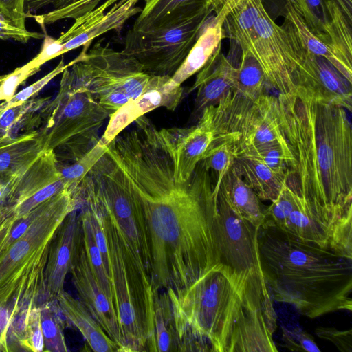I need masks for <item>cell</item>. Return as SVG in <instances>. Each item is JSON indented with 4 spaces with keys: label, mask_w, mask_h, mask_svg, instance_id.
Listing matches in <instances>:
<instances>
[{
    "label": "cell",
    "mask_w": 352,
    "mask_h": 352,
    "mask_svg": "<svg viewBox=\"0 0 352 352\" xmlns=\"http://www.w3.org/2000/svg\"><path fill=\"white\" fill-rule=\"evenodd\" d=\"M107 153L143 215L153 291H178L222 267L217 245V196L201 161L185 182L174 177L173 132L143 116Z\"/></svg>",
    "instance_id": "cell-1"
},
{
    "label": "cell",
    "mask_w": 352,
    "mask_h": 352,
    "mask_svg": "<svg viewBox=\"0 0 352 352\" xmlns=\"http://www.w3.org/2000/svg\"><path fill=\"white\" fill-rule=\"evenodd\" d=\"M277 98L281 130L292 156L288 176L294 179H287V185L315 204L351 210L349 111L300 89Z\"/></svg>",
    "instance_id": "cell-2"
},
{
    "label": "cell",
    "mask_w": 352,
    "mask_h": 352,
    "mask_svg": "<svg viewBox=\"0 0 352 352\" xmlns=\"http://www.w3.org/2000/svg\"><path fill=\"white\" fill-rule=\"evenodd\" d=\"M261 266L272 299L314 319L352 309V260L264 222L258 230Z\"/></svg>",
    "instance_id": "cell-3"
},
{
    "label": "cell",
    "mask_w": 352,
    "mask_h": 352,
    "mask_svg": "<svg viewBox=\"0 0 352 352\" xmlns=\"http://www.w3.org/2000/svg\"><path fill=\"white\" fill-rule=\"evenodd\" d=\"M78 208L67 188L42 202L29 228L0 256V307L8 309L11 321L45 301L50 244L60 223Z\"/></svg>",
    "instance_id": "cell-4"
},
{
    "label": "cell",
    "mask_w": 352,
    "mask_h": 352,
    "mask_svg": "<svg viewBox=\"0 0 352 352\" xmlns=\"http://www.w3.org/2000/svg\"><path fill=\"white\" fill-rule=\"evenodd\" d=\"M164 291L172 307L179 352H230L234 327L247 309L223 267L185 289Z\"/></svg>",
    "instance_id": "cell-5"
},
{
    "label": "cell",
    "mask_w": 352,
    "mask_h": 352,
    "mask_svg": "<svg viewBox=\"0 0 352 352\" xmlns=\"http://www.w3.org/2000/svg\"><path fill=\"white\" fill-rule=\"evenodd\" d=\"M82 193L95 205L107 237L112 303L118 320L123 352L147 351L153 331L151 278L135 261L90 182L82 185Z\"/></svg>",
    "instance_id": "cell-6"
},
{
    "label": "cell",
    "mask_w": 352,
    "mask_h": 352,
    "mask_svg": "<svg viewBox=\"0 0 352 352\" xmlns=\"http://www.w3.org/2000/svg\"><path fill=\"white\" fill-rule=\"evenodd\" d=\"M68 67L62 72L56 97L41 110L39 129L44 151H52L58 164L72 163L90 151L100 140V128L109 118L77 83Z\"/></svg>",
    "instance_id": "cell-7"
},
{
    "label": "cell",
    "mask_w": 352,
    "mask_h": 352,
    "mask_svg": "<svg viewBox=\"0 0 352 352\" xmlns=\"http://www.w3.org/2000/svg\"><path fill=\"white\" fill-rule=\"evenodd\" d=\"M201 116L213 130L212 143H228L234 157L263 144L286 142L277 96L263 94L251 99L233 89L217 105L206 109Z\"/></svg>",
    "instance_id": "cell-8"
},
{
    "label": "cell",
    "mask_w": 352,
    "mask_h": 352,
    "mask_svg": "<svg viewBox=\"0 0 352 352\" xmlns=\"http://www.w3.org/2000/svg\"><path fill=\"white\" fill-rule=\"evenodd\" d=\"M68 69L77 83L109 116L137 98L152 76L130 55L118 52L99 40L89 50L82 49Z\"/></svg>",
    "instance_id": "cell-9"
},
{
    "label": "cell",
    "mask_w": 352,
    "mask_h": 352,
    "mask_svg": "<svg viewBox=\"0 0 352 352\" xmlns=\"http://www.w3.org/2000/svg\"><path fill=\"white\" fill-rule=\"evenodd\" d=\"M212 10L204 4L157 28L128 31L122 52L135 58L151 76H172L180 67Z\"/></svg>",
    "instance_id": "cell-10"
},
{
    "label": "cell",
    "mask_w": 352,
    "mask_h": 352,
    "mask_svg": "<svg viewBox=\"0 0 352 352\" xmlns=\"http://www.w3.org/2000/svg\"><path fill=\"white\" fill-rule=\"evenodd\" d=\"M87 175L135 261L151 278V255L144 219L120 168L106 151Z\"/></svg>",
    "instance_id": "cell-11"
},
{
    "label": "cell",
    "mask_w": 352,
    "mask_h": 352,
    "mask_svg": "<svg viewBox=\"0 0 352 352\" xmlns=\"http://www.w3.org/2000/svg\"><path fill=\"white\" fill-rule=\"evenodd\" d=\"M279 229L352 260V209L323 207L296 192L294 208Z\"/></svg>",
    "instance_id": "cell-12"
},
{
    "label": "cell",
    "mask_w": 352,
    "mask_h": 352,
    "mask_svg": "<svg viewBox=\"0 0 352 352\" xmlns=\"http://www.w3.org/2000/svg\"><path fill=\"white\" fill-rule=\"evenodd\" d=\"M282 26L295 66L296 91L303 90L314 97L342 107L351 113L352 84L329 61L304 47L289 19L285 18Z\"/></svg>",
    "instance_id": "cell-13"
},
{
    "label": "cell",
    "mask_w": 352,
    "mask_h": 352,
    "mask_svg": "<svg viewBox=\"0 0 352 352\" xmlns=\"http://www.w3.org/2000/svg\"><path fill=\"white\" fill-rule=\"evenodd\" d=\"M65 188L54 152L44 151L2 186L0 206L7 208L16 221Z\"/></svg>",
    "instance_id": "cell-14"
},
{
    "label": "cell",
    "mask_w": 352,
    "mask_h": 352,
    "mask_svg": "<svg viewBox=\"0 0 352 352\" xmlns=\"http://www.w3.org/2000/svg\"><path fill=\"white\" fill-rule=\"evenodd\" d=\"M246 50L261 64L268 85L280 95L296 94L295 66L284 29L270 16L263 3Z\"/></svg>",
    "instance_id": "cell-15"
},
{
    "label": "cell",
    "mask_w": 352,
    "mask_h": 352,
    "mask_svg": "<svg viewBox=\"0 0 352 352\" xmlns=\"http://www.w3.org/2000/svg\"><path fill=\"white\" fill-rule=\"evenodd\" d=\"M184 89L171 76H152L143 91L109 116L100 141L107 145L139 118L159 107L175 111L182 98Z\"/></svg>",
    "instance_id": "cell-16"
},
{
    "label": "cell",
    "mask_w": 352,
    "mask_h": 352,
    "mask_svg": "<svg viewBox=\"0 0 352 352\" xmlns=\"http://www.w3.org/2000/svg\"><path fill=\"white\" fill-rule=\"evenodd\" d=\"M117 0H107L91 12L75 19L74 23L58 38L63 43V54L83 46L89 50L92 41L111 30L120 32L127 20L139 14L140 0H120L104 14V10Z\"/></svg>",
    "instance_id": "cell-17"
},
{
    "label": "cell",
    "mask_w": 352,
    "mask_h": 352,
    "mask_svg": "<svg viewBox=\"0 0 352 352\" xmlns=\"http://www.w3.org/2000/svg\"><path fill=\"white\" fill-rule=\"evenodd\" d=\"M69 273L78 299L87 307L104 332L123 352L118 320L113 305L98 285L85 254L83 237L72 261Z\"/></svg>",
    "instance_id": "cell-18"
},
{
    "label": "cell",
    "mask_w": 352,
    "mask_h": 352,
    "mask_svg": "<svg viewBox=\"0 0 352 352\" xmlns=\"http://www.w3.org/2000/svg\"><path fill=\"white\" fill-rule=\"evenodd\" d=\"M82 241L78 208L60 223L50 244L45 268V301H55L56 296L65 290L66 276Z\"/></svg>",
    "instance_id": "cell-19"
},
{
    "label": "cell",
    "mask_w": 352,
    "mask_h": 352,
    "mask_svg": "<svg viewBox=\"0 0 352 352\" xmlns=\"http://www.w3.org/2000/svg\"><path fill=\"white\" fill-rule=\"evenodd\" d=\"M236 68L224 56L221 46L197 72L195 81L188 93L197 89L195 106L191 118L199 120L204 111L217 105L234 89Z\"/></svg>",
    "instance_id": "cell-20"
},
{
    "label": "cell",
    "mask_w": 352,
    "mask_h": 352,
    "mask_svg": "<svg viewBox=\"0 0 352 352\" xmlns=\"http://www.w3.org/2000/svg\"><path fill=\"white\" fill-rule=\"evenodd\" d=\"M174 177L186 181L204 159L214 140L213 130L201 116L198 123L189 128H173Z\"/></svg>",
    "instance_id": "cell-21"
},
{
    "label": "cell",
    "mask_w": 352,
    "mask_h": 352,
    "mask_svg": "<svg viewBox=\"0 0 352 352\" xmlns=\"http://www.w3.org/2000/svg\"><path fill=\"white\" fill-rule=\"evenodd\" d=\"M238 3L227 2L214 17H209L187 56L171 76L173 81L181 85L200 71L221 46L223 37V23L227 15Z\"/></svg>",
    "instance_id": "cell-22"
},
{
    "label": "cell",
    "mask_w": 352,
    "mask_h": 352,
    "mask_svg": "<svg viewBox=\"0 0 352 352\" xmlns=\"http://www.w3.org/2000/svg\"><path fill=\"white\" fill-rule=\"evenodd\" d=\"M65 321L82 334L90 349L96 352H120L82 302L65 290L56 298Z\"/></svg>",
    "instance_id": "cell-23"
},
{
    "label": "cell",
    "mask_w": 352,
    "mask_h": 352,
    "mask_svg": "<svg viewBox=\"0 0 352 352\" xmlns=\"http://www.w3.org/2000/svg\"><path fill=\"white\" fill-rule=\"evenodd\" d=\"M50 97H33L0 112V146L38 131L42 124L41 110Z\"/></svg>",
    "instance_id": "cell-24"
},
{
    "label": "cell",
    "mask_w": 352,
    "mask_h": 352,
    "mask_svg": "<svg viewBox=\"0 0 352 352\" xmlns=\"http://www.w3.org/2000/svg\"><path fill=\"white\" fill-rule=\"evenodd\" d=\"M219 189L234 211L256 228L265 221L260 199L242 179L233 166L223 177Z\"/></svg>",
    "instance_id": "cell-25"
},
{
    "label": "cell",
    "mask_w": 352,
    "mask_h": 352,
    "mask_svg": "<svg viewBox=\"0 0 352 352\" xmlns=\"http://www.w3.org/2000/svg\"><path fill=\"white\" fill-rule=\"evenodd\" d=\"M43 151V138L39 129L0 146V185L3 186Z\"/></svg>",
    "instance_id": "cell-26"
},
{
    "label": "cell",
    "mask_w": 352,
    "mask_h": 352,
    "mask_svg": "<svg viewBox=\"0 0 352 352\" xmlns=\"http://www.w3.org/2000/svg\"><path fill=\"white\" fill-rule=\"evenodd\" d=\"M233 167L260 199L274 201L289 174L278 173L261 162L248 157L234 158Z\"/></svg>",
    "instance_id": "cell-27"
},
{
    "label": "cell",
    "mask_w": 352,
    "mask_h": 352,
    "mask_svg": "<svg viewBox=\"0 0 352 352\" xmlns=\"http://www.w3.org/2000/svg\"><path fill=\"white\" fill-rule=\"evenodd\" d=\"M204 0H147L132 29L151 30L196 10Z\"/></svg>",
    "instance_id": "cell-28"
},
{
    "label": "cell",
    "mask_w": 352,
    "mask_h": 352,
    "mask_svg": "<svg viewBox=\"0 0 352 352\" xmlns=\"http://www.w3.org/2000/svg\"><path fill=\"white\" fill-rule=\"evenodd\" d=\"M153 331L147 351L179 352L172 307L166 291H153Z\"/></svg>",
    "instance_id": "cell-29"
},
{
    "label": "cell",
    "mask_w": 352,
    "mask_h": 352,
    "mask_svg": "<svg viewBox=\"0 0 352 352\" xmlns=\"http://www.w3.org/2000/svg\"><path fill=\"white\" fill-rule=\"evenodd\" d=\"M285 18L292 23L304 47L310 53L324 58L352 84V64L349 63L334 48L319 39L309 29L301 14L289 3L286 4Z\"/></svg>",
    "instance_id": "cell-30"
},
{
    "label": "cell",
    "mask_w": 352,
    "mask_h": 352,
    "mask_svg": "<svg viewBox=\"0 0 352 352\" xmlns=\"http://www.w3.org/2000/svg\"><path fill=\"white\" fill-rule=\"evenodd\" d=\"M262 0H242L227 15L223 26L230 39L246 50L259 14Z\"/></svg>",
    "instance_id": "cell-31"
},
{
    "label": "cell",
    "mask_w": 352,
    "mask_h": 352,
    "mask_svg": "<svg viewBox=\"0 0 352 352\" xmlns=\"http://www.w3.org/2000/svg\"><path fill=\"white\" fill-rule=\"evenodd\" d=\"M236 68L234 89L251 99L264 94L265 85L267 84L265 73L258 60L249 50H241V60Z\"/></svg>",
    "instance_id": "cell-32"
},
{
    "label": "cell",
    "mask_w": 352,
    "mask_h": 352,
    "mask_svg": "<svg viewBox=\"0 0 352 352\" xmlns=\"http://www.w3.org/2000/svg\"><path fill=\"white\" fill-rule=\"evenodd\" d=\"M40 307L44 351H68L64 336L65 319L56 300L45 301Z\"/></svg>",
    "instance_id": "cell-33"
},
{
    "label": "cell",
    "mask_w": 352,
    "mask_h": 352,
    "mask_svg": "<svg viewBox=\"0 0 352 352\" xmlns=\"http://www.w3.org/2000/svg\"><path fill=\"white\" fill-rule=\"evenodd\" d=\"M78 215L82 226L87 259L98 285L112 302L109 273L104 265L102 254L94 240L87 212L80 204L78 208Z\"/></svg>",
    "instance_id": "cell-34"
},
{
    "label": "cell",
    "mask_w": 352,
    "mask_h": 352,
    "mask_svg": "<svg viewBox=\"0 0 352 352\" xmlns=\"http://www.w3.org/2000/svg\"><path fill=\"white\" fill-rule=\"evenodd\" d=\"M300 14L309 29L333 48V31L325 0H297Z\"/></svg>",
    "instance_id": "cell-35"
},
{
    "label": "cell",
    "mask_w": 352,
    "mask_h": 352,
    "mask_svg": "<svg viewBox=\"0 0 352 352\" xmlns=\"http://www.w3.org/2000/svg\"><path fill=\"white\" fill-rule=\"evenodd\" d=\"M241 156L255 159L276 173H289L292 156L286 142H274L263 144Z\"/></svg>",
    "instance_id": "cell-36"
},
{
    "label": "cell",
    "mask_w": 352,
    "mask_h": 352,
    "mask_svg": "<svg viewBox=\"0 0 352 352\" xmlns=\"http://www.w3.org/2000/svg\"><path fill=\"white\" fill-rule=\"evenodd\" d=\"M107 149V145L99 140L90 151L78 160L69 164H58L61 179L65 187L70 191L74 190Z\"/></svg>",
    "instance_id": "cell-37"
},
{
    "label": "cell",
    "mask_w": 352,
    "mask_h": 352,
    "mask_svg": "<svg viewBox=\"0 0 352 352\" xmlns=\"http://www.w3.org/2000/svg\"><path fill=\"white\" fill-rule=\"evenodd\" d=\"M234 158L231 145L226 142H219L212 143L201 160L210 173L216 194L223 177L232 166Z\"/></svg>",
    "instance_id": "cell-38"
},
{
    "label": "cell",
    "mask_w": 352,
    "mask_h": 352,
    "mask_svg": "<svg viewBox=\"0 0 352 352\" xmlns=\"http://www.w3.org/2000/svg\"><path fill=\"white\" fill-rule=\"evenodd\" d=\"M102 0H78L62 8L55 9L39 15L27 13V17H32L44 28L45 25L65 19L79 18L94 10Z\"/></svg>",
    "instance_id": "cell-39"
},
{
    "label": "cell",
    "mask_w": 352,
    "mask_h": 352,
    "mask_svg": "<svg viewBox=\"0 0 352 352\" xmlns=\"http://www.w3.org/2000/svg\"><path fill=\"white\" fill-rule=\"evenodd\" d=\"M296 192L286 183L283 185L278 197L265 209L264 222L270 223L278 228H282L294 208Z\"/></svg>",
    "instance_id": "cell-40"
},
{
    "label": "cell",
    "mask_w": 352,
    "mask_h": 352,
    "mask_svg": "<svg viewBox=\"0 0 352 352\" xmlns=\"http://www.w3.org/2000/svg\"><path fill=\"white\" fill-rule=\"evenodd\" d=\"M78 58V56L68 64H65L64 60L62 58L56 67L47 74L15 94L8 100L1 102L0 112L9 107L21 104L34 97L52 79L62 73L67 67L75 63Z\"/></svg>",
    "instance_id": "cell-41"
},
{
    "label": "cell",
    "mask_w": 352,
    "mask_h": 352,
    "mask_svg": "<svg viewBox=\"0 0 352 352\" xmlns=\"http://www.w3.org/2000/svg\"><path fill=\"white\" fill-rule=\"evenodd\" d=\"M32 60L16 68L11 73L1 76L0 80V102L10 99L16 91L17 88L29 77L40 70Z\"/></svg>",
    "instance_id": "cell-42"
},
{
    "label": "cell",
    "mask_w": 352,
    "mask_h": 352,
    "mask_svg": "<svg viewBox=\"0 0 352 352\" xmlns=\"http://www.w3.org/2000/svg\"><path fill=\"white\" fill-rule=\"evenodd\" d=\"M282 340L285 346L292 351H320L313 337L298 327L292 329L283 327Z\"/></svg>",
    "instance_id": "cell-43"
},
{
    "label": "cell",
    "mask_w": 352,
    "mask_h": 352,
    "mask_svg": "<svg viewBox=\"0 0 352 352\" xmlns=\"http://www.w3.org/2000/svg\"><path fill=\"white\" fill-rule=\"evenodd\" d=\"M315 333L321 339L333 343L342 352H352V331L339 330L334 327H318Z\"/></svg>",
    "instance_id": "cell-44"
},
{
    "label": "cell",
    "mask_w": 352,
    "mask_h": 352,
    "mask_svg": "<svg viewBox=\"0 0 352 352\" xmlns=\"http://www.w3.org/2000/svg\"><path fill=\"white\" fill-rule=\"evenodd\" d=\"M25 0H0V15L12 25L26 29Z\"/></svg>",
    "instance_id": "cell-45"
},
{
    "label": "cell",
    "mask_w": 352,
    "mask_h": 352,
    "mask_svg": "<svg viewBox=\"0 0 352 352\" xmlns=\"http://www.w3.org/2000/svg\"><path fill=\"white\" fill-rule=\"evenodd\" d=\"M43 30V41L38 54L32 59L36 67H41L46 62L63 55V43L58 39L48 35Z\"/></svg>",
    "instance_id": "cell-46"
},
{
    "label": "cell",
    "mask_w": 352,
    "mask_h": 352,
    "mask_svg": "<svg viewBox=\"0 0 352 352\" xmlns=\"http://www.w3.org/2000/svg\"><path fill=\"white\" fill-rule=\"evenodd\" d=\"M43 36L42 33L15 27L0 15V40L13 39L26 43L31 39L42 38Z\"/></svg>",
    "instance_id": "cell-47"
},
{
    "label": "cell",
    "mask_w": 352,
    "mask_h": 352,
    "mask_svg": "<svg viewBox=\"0 0 352 352\" xmlns=\"http://www.w3.org/2000/svg\"><path fill=\"white\" fill-rule=\"evenodd\" d=\"M78 0H25V12L26 13L32 14L37 10L52 6L55 9H59L66 7Z\"/></svg>",
    "instance_id": "cell-48"
},
{
    "label": "cell",
    "mask_w": 352,
    "mask_h": 352,
    "mask_svg": "<svg viewBox=\"0 0 352 352\" xmlns=\"http://www.w3.org/2000/svg\"><path fill=\"white\" fill-rule=\"evenodd\" d=\"M10 322V314L8 309L7 307H0V351H10L8 329Z\"/></svg>",
    "instance_id": "cell-49"
},
{
    "label": "cell",
    "mask_w": 352,
    "mask_h": 352,
    "mask_svg": "<svg viewBox=\"0 0 352 352\" xmlns=\"http://www.w3.org/2000/svg\"><path fill=\"white\" fill-rule=\"evenodd\" d=\"M16 220L6 208L0 206V247L6 241Z\"/></svg>",
    "instance_id": "cell-50"
},
{
    "label": "cell",
    "mask_w": 352,
    "mask_h": 352,
    "mask_svg": "<svg viewBox=\"0 0 352 352\" xmlns=\"http://www.w3.org/2000/svg\"><path fill=\"white\" fill-rule=\"evenodd\" d=\"M332 2L341 10L348 22L352 25V0H325Z\"/></svg>",
    "instance_id": "cell-51"
},
{
    "label": "cell",
    "mask_w": 352,
    "mask_h": 352,
    "mask_svg": "<svg viewBox=\"0 0 352 352\" xmlns=\"http://www.w3.org/2000/svg\"><path fill=\"white\" fill-rule=\"evenodd\" d=\"M230 1L240 3L242 0H212L210 3V7L215 14H217L224 5Z\"/></svg>",
    "instance_id": "cell-52"
},
{
    "label": "cell",
    "mask_w": 352,
    "mask_h": 352,
    "mask_svg": "<svg viewBox=\"0 0 352 352\" xmlns=\"http://www.w3.org/2000/svg\"><path fill=\"white\" fill-rule=\"evenodd\" d=\"M286 1L287 3L291 4L300 14L297 0H286Z\"/></svg>",
    "instance_id": "cell-53"
},
{
    "label": "cell",
    "mask_w": 352,
    "mask_h": 352,
    "mask_svg": "<svg viewBox=\"0 0 352 352\" xmlns=\"http://www.w3.org/2000/svg\"><path fill=\"white\" fill-rule=\"evenodd\" d=\"M1 191H2V187L0 186V197H1Z\"/></svg>",
    "instance_id": "cell-54"
},
{
    "label": "cell",
    "mask_w": 352,
    "mask_h": 352,
    "mask_svg": "<svg viewBox=\"0 0 352 352\" xmlns=\"http://www.w3.org/2000/svg\"><path fill=\"white\" fill-rule=\"evenodd\" d=\"M147 1V0H144V1Z\"/></svg>",
    "instance_id": "cell-55"
}]
</instances>
